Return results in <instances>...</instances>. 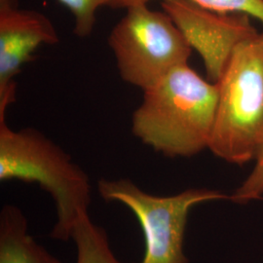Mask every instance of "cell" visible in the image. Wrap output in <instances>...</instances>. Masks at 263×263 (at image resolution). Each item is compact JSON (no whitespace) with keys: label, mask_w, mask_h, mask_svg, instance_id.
Returning <instances> with one entry per match:
<instances>
[{"label":"cell","mask_w":263,"mask_h":263,"mask_svg":"<svg viewBox=\"0 0 263 263\" xmlns=\"http://www.w3.org/2000/svg\"><path fill=\"white\" fill-rule=\"evenodd\" d=\"M100 195L130 209L140 222L145 251L141 263H188L183 251L184 234L191 210L200 204L227 200L226 193L190 188L171 196H156L130 179H101Z\"/></svg>","instance_id":"cell-5"},{"label":"cell","mask_w":263,"mask_h":263,"mask_svg":"<svg viewBox=\"0 0 263 263\" xmlns=\"http://www.w3.org/2000/svg\"><path fill=\"white\" fill-rule=\"evenodd\" d=\"M218 86L188 64L149 89L132 118L136 138L164 156L192 157L209 148L216 119Z\"/></svg>","instance_id":"cell-1"},{"label":"cell","mask_w":263,"mask_h":263,"mask_svg":"<svg viewBox=\"0 0 263 263\" xmlns=\"http://www.w3.org/2000/svg\"><path fill=\"white\" fill-rule=\"evenodd\" d=\"M71 240L76 245V263H126L113 254L106 232L103 227L95 224L89 214L78 220Z\"/></svg>","instance_id":"cell-9"},{"label":"cell","mask_w":263,"mask_h":263,"mask_svg":"<svg viewBox=\"0 0 263 263\" xmlns=\"http://www.w3.org/2000/svg\"><path fill=\"white\" fill-rule=\"evenodd\" d=\"M216 84L209 149L227 163L244 165L254 159L263 135V31L236 48Z\"/></svg>","instance_id":"cell-3"},{"label":"cell","mask_w":263,"mask_h":263,"mask_svg":"<svg viewBox=\"0 0 263 263\" xmlns=\"http://www.w3.org/2000/svg\"><path fill=\"white\" fill-rule=\"evenodd\" d=\"M161 7L201 56L213 83L221 78L236 48L259 33L246 13L216 12L189 0H162Z\"/></svg>","instance_id":"cell-6"},{"label":"cell","mask_w":263,"mask_h":263,"mask_svg":"<svg viewBox=\"0 0 263 263\" xmlns=\"http://www.w3.org/2000/svg\"><path fill=\"white\" fill-rule=\"evenodd\" d=\"M126 10L108 36V45L120 77L145 91L174 68L187 64L192 49L163 10L154 11L148 5Z\"/></svg>","instance_id":"cell-4"},{"label":"cell","mask_w":263,"mask_h":263,"mask_svg":"<svg viewBox=\"0 0 263 263\" xmlns=\"http://www.w3.org/2000/svg\"><path fill=\"white\" fill-rule=\"evenodd\" d=\"M0 263H63L30 235L20 208L5 205L0 212Z\"/></svg>","instance_id":"cell-8"},{"label":"cell","mask_w":263,"mask_h":263,"mask_svg":"<svg viewBox=\"0 0 263 263\" xmlns=\"http://www.w3.org/2000/svg\"><path fill=\"white\" fill-rule=\"evenodd\" d=\"M60 37L52 21L35 10L19 5L0 6V114L16 100L15 78L43 44L55 45Z\"/></svg>","instance_id":"cell-7"},{"label":"cell","mask_w":263,"mask_h":263,"mask_svg":"<svg viewBox=\"0 0 263 263\" xmlns=\"http://www.w3.org/2000/svg\"><path fill=\"white\" fill-rule=\"evenodd\" d=\"M73 18V32L77 37L91 36L97 22V12L108 6L111 0H59Z\"/></svg>","instance_id":"cell-11"},{"label":"cell","mask_w":263,"mask_h":263,"mask_svg":"<svg viewBox=\"0 0 263 263\" xmlns=\"http://www.w3.org/2000/svg\"><path fill=\"white\" fill-rule=\"evenodd\" d=\"M151 0H111L113 9H127L136 5H147ZM198 5L216 12H241L250 15L263 25V0H189Z\"/></svg>","instance_id":"cell-10"},{"label":"cell","mask_w":263,"mask_h":263,"mask_svg":"<svg viewBox=\"0 0 263 263\" xmlns=\"http://www.w3.org/2000/svg\"><path fill=\"white\" fill-rule=\"evenodd\" d=\"M254 169L243 183L230 195L232 202L245 204L263 196V135L254 156Z\"/></svg>","instance_id":"cell-12"},{"label":"cell","mask_w":263,"mask_h":263,"mask_svg":"<svg viewBox=\"0 0 263 263\" xmlns=\"http://www.w3.org/2000/svg\"><path fill=\"white\" fill-rule=\"evenodd\" d=\"M0 114V180L35 182L52 196L57 220L50 236L71 240L78 220L89 214L92 185L84 170L56 142L33 128L11 129Z\"/></svg>","instance_id":"cell-2"}]
</instances>
